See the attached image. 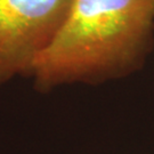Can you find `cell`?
I'll list each match as a JSON object with an SVG mask.
<instances>
[{"mask_svg": "<svg viewBox=\"0 0 154 154\" xmlns=\"http://www.w3.org/2000/svg\"><path fill=\"white\" fill-rule=\"evenodd\" d=\"M154 42V0H73L55 40L30 77L39 91L129 75Z\"/></svg>", "mask_w": 154, "mask_h": 154, "instance_id": "obj_1", "label": "cell"}, {"mask_svg": "<svg viewBox=\"0 0 154 154\" xmlns=\"http://www.w3.org/2000/svg\"><path fill=\"white\" fill-rule=\"evenodd\" d=\"M73 0H0V86L30 77L55 40Z\"/></svg>", "mask_w": 154, "mask_h": 154, "instance_id": "obj_2", "label": "cell"}]
</instances>
